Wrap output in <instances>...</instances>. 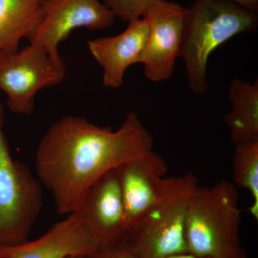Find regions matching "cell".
<instances>
[{
  "label": "cell",
  "instance_id": "cell-5",
  "mask_svg": "<svg viewBox=\"0 0 258 258\" xmlns=\"http://www.w3.org/2000/svg\"><path fill=\"white\" fill-rule=\"evenodd\" d=\"M0 104V246L28 241L43 203L42 184L30 169L10 154Z\"/></svg>",
  "mask_w": 258,
  "mask_h": 258
},
{
  "label": "cell",
  "instance_id": "cell-18",
  "mask_svg": "<svg viewBox=\"0 0 258 258\" xmlns=\"http://www.w3.org/2000/svg\"><path fill=\"white\" fill-rule=\"evenodd\" d=\"M169 258H249L243 248L235 253L226 254V255L217 256V257H198L190 253H184L173 256Z\"/></svg>",
  "mask_w": 258,
  "mask_h": 258
},
{
  "label": "cell",
  "instance_id": "cell-16",
  "mask_svg": "<svg viewBox=\"0 0 258 258\" xmlns=\"http://www.w3.org/2000/svg\"><path fill=\"white\" fill-rule=\"evenodd\" d=\"M157 0H102L115 18L129 22L142 18Z\"/></svg>",
  "mask_w": 258,
  "mask_h": 258
},
{
  "label": "cell",
  "instance_id": "cell-17",
  "mask_svg": "<svg viewBox=\"0 0 258 258\" xmlns=\"http://www.w3.org/2000/svg\"><path fill=\"white\" fill-rule=\"evenodd\" d=\"M86 258H134L125 246L100 247Z\"/></svg>",
  "mask_w": 258,
  "mask_h": 258
},
{
  "label": "cell",
  "instance_id": "cell-6",
  "mask_svg": "<svg viewBox=\"0 0 258 258\" xmlns=\"http://www.w3.org/2000/svg\"><path fill=\"white\" fill-rule=\"evenodd\" d=\"M64 62H56L38 45L30 44L15 52H0V90L10 111L32 114L40 90L57 86L66 76Z\"/></svg>",
  "mask_w": 258,
  "mask_h": 258
},
{
  "label": "cell",
  "instance_id": "cell-8",
  "mask_svg": "<svg viewBox=\"0 0 258 258\" xmlns=\"http://www.w3.org/2000/svg\"><path fill=\"white\" fill-rule=\"evenodd\" d=\"M186 8L174 1L157 0L143 18L149 27V37L140 63L144 75L152 82L170 79L184 32Z\"/></svg>",
  "mask_w": 258,
  "mask_h": 258
},
{
  "label": "cell",
  "instance_id": "cell-7",
  "mask_svg": "<svg viewBox=\"0 0 258 258\" xmlns=\"http://www.w3.org/2000/svg\"><path fill=\"white\" fill-rule=\"evenodd\" d=\"M102 0H43L42 18L28 37L30 44L42 47L56 62L62 63L58 46L78 28L103 30L115 17Z\"/></svg>",
  "mask_w": 258,
  "mask_h": 258
},
{
  "label": "cell",
  "instance_id": "cell-10",
  "mask_svg": "<svg viewBox=\"0 0 258 258\" xmlns=\"http://www.w3.org/2000/svg\"><path fill=\"white\" fill-rule=\"evenodd\" d=\"M116 169L130 236L136 225L160 200L167 164L152 151L125 161Z\"/></svg>",
  "mask_w": 258,
  "mask_h": 258
},
{
  "label": "cell",
  "instance_id": "cell-2",
  "mask_svg": "<svg viewBox=\"0 0 258 258\" xmlns=\"http://www.w3.org/2000/svg\"><path fill=\"white\" fill-rule=\"evenodd\" d=\"M257 24V12L231 0H194L186 8L179 52L191 92H208L207 69L212 52L232 37L254 31Z\"/></svg>",
  "mask_w": 258,
  "mask_h": 258
},
{
  "label": "cell",
  "instance_id": "cell-4",
  "mask_svg": "<svg viewBox=\"0 0 258 258\" xmlns=\"http://www.w3.org/2000/svg\"><path fill=\"white\" fill-rule=\"evenodd\" d=\"M198 181L191 172L165 178L160 200L131 232L125 244L134 258H169L188 253L185 225Z\"/></svg>",
  "mask_w": 258,
  "mask_h": 258
},
{
  "label": "cell",
  "instance_id": "cell-3",
  "mask_svg": "<svg viewBox=\"0 0 258 258\" xmlns=\"http://www.w3.org/2000/svg\"><path fill=\"white\" fill-rule=\"evenodd\" d=\"M239 198L237 186L227 180L210 187L198 186L190 200L185 225L188 253L217 257L242 249Z\"/></svg>",
  "mask_w": 258,
  "mask_h": 258
},
{
  "label": "cell",
  "instance_id": "cell-15",
  "mask_svg": "<svg viewBox=\"0 0 258 258\" xmlns=\"http://www.w3.org/2000/svg\"><path fill=\"white\" fill-rule=\"evenodd\" d=\"M232 163V184L250 193L252 203L249 211L257 220L258 140L236 144Z\"/></svg>",
  "mask_w": 258,
  "mask_h": 258
},
{
  "label": "cell",
  "instance_id": "cell-14",
  "mask_svg": "<svg viewBox=\"0 0 258 258\" xmlns=\"http://www.w3.org/2000/svg\"><path fill=\"white\" fill-rule=\"evenodd\" d=\"M43 0H0V52H15L42 18Z\"/></svg>",
  "mask_w": 258,
  "mask_h": 258
},
{
  "label": "cell",
  "instance_id": "cell-1",
  "mask_svg": "<svg viewBox=\"0 0 258 258\" xmlns=\"http://www.w3.org/2000/svg\"><path fill=\"white\" fill-rule=\"evenodd\" d=\"M152 151V136L134 112L127 113L116 131L66 115L50 125L40 140L35 169L57 212L69 215L106 173Z\"/></svg>",
  "mask_w": 258,
  "mask_h": 258
},
{
  "label": "cell",
  "instance_id": "cell-19",
  "mask_svg": "<svg viewBox=\"0 0 258 258\" xmlns=\"http://www.w3.org/2000/svg\"><path fill=\"white\" fill-rule=\"evenodd\" d=\"M231 1L235 2V3L242 5V7L247 8V9L257 12L258 0H231Z\"/></svg>",
  "mask_w": 258,
  "mask_h": 258
},
{
  "label": "cell",
  "instance_id": "cell-20",
  "mask_svg": "<svg viewBox=\"0 0 258 258\" xmlns=\"http://www.w3.org/2000/svg\"><path fill=\"white\" fill-rule=\"evenodd\" d=\"M69 258H86V256H78V257H72Z\"/></svg>",
  "mask_w": 258,
  "mask_h": 258
},
{
  "label": "cell",
  "instance_id": "cell-12",
  "mask_svg": "<svg viewBox=\"0 0 258 258\" xmlns=\"http://www.w3.org/2000/svg\"><path fill=\"white\" fill-rule=\"evenodd\" d=\"M149 27L145 18L129 22L124 31L113 37H98L88 42L91 55L103 69V86L121 87L126 70L140 63Z\"/></svg>",
  "mask_w": 258,
  "mask_h": 258
},
{
  "label": "cell",
  "instance_id": "cell-11",
  "mask_svg": "<svg viewBox=\"0 0 258 258\" xmlns=\"http://www.w3.org/2000/svg\"><path fill=\"white\" fill-rule=\"evenodd\" d=\"M100 247L92 231L74 212L36 240L0 246V258H69L87 256Z\"/></svg>",
  "mask_w": 258,
  "mask_h": 258
},
{
  "label": "cell",
  "instance_id": "cell-9",
  "mask_svg": "<svg viewBox=\"0 0 258 258\" xmlns=\"http://www.w3.org/2000/svg\"><path fill=\"white\" fill-rule=\"evenodd\" d=\"M74 212L92 231L101 247L127 244L129 231L116 169L108 171L93 185Z\"/></svg>",
  "mask_w": 258,
  "mask_h": 258
},
{
  "label": "cell",
  "instance_id": "cell-13",
  "mask_svg": "<svg viewBox=\"0 0 258 258\" xmlns=\"http://www.w3.org/2000/svg\"><path fill=\"white\" fill-rule=\"evenodd\" d=\"M231 109L225 115L234 145L258 140V81L239 79L231 81L228 93Z\"/></svg>",
  "mask_w": 258,
  "mask_h": 258
}]
</instances>
